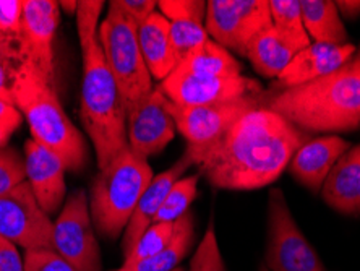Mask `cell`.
<instances>
[{"label":"cell","instance_id":"obj_1","mask_svg":"<svg viewBox=\"0 0 360 271\" xmlns=\"http://www.w3.org/2000/svg\"><path fill=\"white\" fill-rule=\"evenodd\" d=\"M309 141V134L258 104L205 150L185 155L216 189L257 190L273 184Z\"/></svg>","mask_w":360,"mask_h":271},{"label":"cell","instance_id":"obj_2","mask_svg":"<svg viewBox=\"0 0 360 271\" xmlns=\"http://www.w3.org/2000/svg\"><path fill=\"white\" fill-rule=\"evenodd\" d=\"M103 7L101 0L77 2V31L83 56L80 117L96 151L99 171L129 148L127 111L99 42Z\"/></svg>","mask_w":360,"mask_h":271},{"label":"cell","instance_id":"obj_3","mask_svg":"<svg viewBox=\"0 0 360 271\" xmlns=\"http://www.w3.org/2000/svg\"><path fill=\"white\" fill-rule=\"evenodd\" d=\"M260 104L305 134L360 130V49L315 82L262 94Z\"/></svg>","mask_w":360,"mask_h":271},{"label":"cell","instance_id":"obj_4","mask_svg":"<svg viewBox=\"0 0 360 271\" xmlns=\"http://www.w3.org/2000/svg\"><path fill=\"white\" fill-rule=\"evenodd\" d=\"M15 106L28 122L31 138L54 151L67 169L82 171L86 164V141L63 111L56 88L49 80L25 61L12 83Z\"/></svg>","mask_w":360,"mask_h":271},{"label":"cell","instance_id":"obj_5","mask_svg":"<svg viewBox=\"0 0 360 271\" xmlns=\"http://www.w3.org/2000/svg\"><path fill=\"white\" fill-rule=\"evenodd\" d=\"M153 177L150 163L130 146L101 169L89 192L91 220L101 236L119 239Z\"/></svg>","mask_w":360,"mask_h":271},{"label":"cell","instance_id":"obj_6","mask_svg":"<svg viewBox=\"0 0 360 271\" xmlns=\"http://www.w3.org/2000/svg\"><path fill=\"white\" fill-rule=\"evenodd\" d=\"M99 42L125 111H130L155 87L140 49L139 26L114 2L109 4V12L99 25Z\"/></svg>","mask_w":360,"mask_h":271},{"label":"cell","instance_id":"obj_7","mask_svg":"<svg viewBox=\"0 0 360 271\" xmlns=\"http://www.w3.org/2000/svg\"><path fill=\"white\" fill-rule=\"evenodd\" d=\"M264 267L269 271H326L319 253L302 234L279 189L269 192Z\"/></svg>","mask_w":360,"mask_h":271},{"label":"cell","instance_id":"obj_8","mask_svg":"<svg viewBox=\"0 0 360 271\" xmlns=\"http://www.w3.org/2000/svg\"><path fill=\"white\" fill-rule=\"evenodd\" d=\"M52 251L77 271H101V248L84 190L72 192L63 203L52 229Z\"/></svg>","mask_w":360,"mask_h":271},{"label":"cell","instance_id":"obj_9","mask_svg":"<svg viewBox=\"0 0 360 271\" xmlns=\"http://www.w3.org/2000/svg\"><path fill=\"white\" fill-rule=\"evenodd\" d=\"M273 25L268 0H210L205 28L227 51L245 57L255 36Z\"/></svg>","mask_w":360,"mask_h":271},{"label":"cell","instance_id":"obj_10","mask_svg":"<svg viewBox=\"0 0 360 271\" xmlns=\"http://www.w3.org/2000/svg\"><path fill=\"white\" fill-rule=\"evenodd\" d=\"M54 222L41 208L28 182L0 195V237L28 251L52 248Z\"/></svg>","mask_w":360,"mask_h":271},{"label":"cell","instance_id":"obj_11","mask_svg":"<svg viewBox=\"0 0 360 271\" xmlns=\"http://www.w3.org/2000/svg\"><path fill=\"white\" fill-rule=\"evenodd\" d=\"M260 99L262 96H245L193 108H184L169 101V111L176 129L187 140V150L200 151L219 141L243 114L260 104Z\"/></svg>","mask_w":360,"mask_h":271},{"label":"cell","instance_id":"obj_12","mask_svg":"<svg viewBox=\"0 0 360 271\" xmlns=\"http://www.w3.org/2000/svg\"><path fill=\"white\" fill-rule=\"evenodd\" d=\"M160 89L172 104L193 108L226 103L245 96H262V87L255 80L247 77L214 78L195 75L176 67L171 75L160 83Z\"/></svg>","mask_w":360,"mask_h":271},{"label":"cell","instance_id":"obj_13","mask_svg":"<svg viewBox=\"0 0 360 271\" xmlns=\"http://www.w3.org/2000/svg\"><path fill=\"white\" fill-rule=\"evenodd\" d=\"M176 122L169 111V99L160 87L130 111H127V137L130 150L148 159L161 153L176 137Z\"/></svg>","mask_w":360,"mask_h":271},{"label":"cell","instance_id":"obj_14","mask_svg":"<svg viewBox=\"0 0 360 271\" xmlns=\"http://www.w3.org/2000/svg\"><path fill=\"white\" fill-rule=\"evenodd\" d=\"M60 5L56 0H23L21 52L54 84V38L60 21Z\"/></svg>","mask_w":360,"mask_h":271},{"label":"cell","instance_id":"obj_15","mask_svg":"<svg viewBox=\"0 0 360 271\" xmlns=\"http://www.w3.org/2000/svg\"><path fill=\"white\" fill-rule=\"evenodd\" d=\"M26 182L47 215L57 213L65 198V164L54 151L33 138L25 143Z\"/></svg>","mask_w":360,"mask_h":271},{"label":"cell","instance_id":"obj_16","mask_svg":"<svg viewBox=\"0 0 360 271\" xmlns=\"http://www.w3.org/2000/svg\"><path fill=\"white\" fill-rule=\"evenodd\" d=\"M357 47L347 42L342 46L315 42L294 56L288 67L276 78L274 89H288L315 82L328 73L335 72L344 62L352 57Z\"/></svg>","mask_w":360,"mask_h":271},{"label":"cell","instance_id":"obj_17","mask_svg":"<svg viewBox=\"0 0 360 271\" xmlns=\"http://www.w3.org/2000/svg\"><path fill=\"white\" fill-rule=\"evenodd\" d=\"M351 145L338 135L309 140L289 163L292 177L311 192H320L328 174Z\"/></svg>","mask_w":360,"mask_h":271},{"label":"cell","instance_id":"obj_18","mask_svg":"<svg viewBox=\"0 0 360 271\" xmlns=\"http://www.w3.org/2000/svg\"><path fill=\"white\" fill-rule=\"evenodd\" d=\"M192 164V159L184 153V156L180 158L172 168H169L167 171L153 177L151 184L148 185V189L143 192L139 205H136L134 215H131L129 225H127L124 231V237H122V251H124V257L130 253L131 248L135 247V244L139 242V239L143 236V232L155 222L169 190H171L172 185L182 177V174L187 171Z\"/></svg>","mask_w":360,"mask_h":271},{"label":"cell","instance_id":"obj_19","mask_svg":"<svg viewBox=\"0 0 360 271\" xmlns=\"http://www.w3.org/2000/svg\"><path fill=\"white\" fill-rule=\"evenodd\" d=\"M321 198L338 213L360 218V145L338 159L323 182Z\"/></svg>","mask_w":360,"mask_h":271},{"label":"cell","instance_id":"obj_20","mask_svg":"<svg viewBox=\"0 0 360 271\" xmlns=\"http://www.w3.org/2000/svg\"><path fill=\"white\" fill-rule=\"evenodd\" d=\"M143 58L151 77L162 80L176 70L177 61L171 39V23L161 13H153L139 28Z\"/></svg>","mask_w":360,"mask_h":271},{"label":"cell","instance_id":"obj_21","mask_svg":"<svg viewBox=\"0 0 360 271\" xmlns=\"http://www.w3.org/2000/svg\"><path fill=\"white\" fill-rule=\"evenodd\" d=\"M297 52L300 51L289 44L271 25L248 44L245 57L260 75L278 78Z\"/></svg>","mask_w":360,"mask_h":271},{"label":"cell","instance_id":"obj_22","mask_svg":"<svg viewBox=\"0 0 360 271\" xmlns=\"http://www.w3.org/2000/svg\"><path fill=\"white\" fill-rule=\"evenodd\" d=\"M302 20L307 34L321 44H347V33L341 15L331 0H300Z\"/></svg>","mask_w":360,"mask_h":271},{"label":"cell","instance_id":"obj_23","mask_svg":"<svg viewBox=\"0 0 360 271\" xmlns=\"http://www.w3.org/2000/svg\"><path fill=\"white\" fill-rule=\"evenodd\" d=\"M195 241V221L192 213H185L176 221L172 241L155 257L145 260L131 267H120L114 271H174L190 252Z\"/></svg>","mask_w":360,"mask_h":271},{"label":"cell","instance_id":"obj_24","mask_svg":"<svg viewBox=\"0 0 360 271\" xmlns=\"http://www.w3.org/2000/svg\"><path fill=\"white\" fill-rule=\"evenodd\" d=\"M177 67L195 75L214 77V78H232L242 75V67L236 57L226 47H222L213 39H208L195 49L182 63Z\"/></svg>","mask_w":360,"mask_h":271},{"label":"cell","instance_id":"obj_25","mask_svg":"<svg viewBox=\"0 0 360 271\" xmlns=\"http://www.w3.org/2000/svg\"><path fill=\"white\" fill-rule=\"evenodd\" d=\"M269 10H271L274 30L289 44H292L297 51L310 46V36L307 34L304 20H302L300 0H271Z\"/></svg>","mask_w":360,"mask_h":271},{"label":"cell","instance_id":"obj_26","mask_svg":"<svg viewBox=\"0 0 360 271\" xmlns=\"http://www.w3.org/2000/svg\"><path fill=\"white\" fill-rule=\"evenodd\" d=\"M198 180V174L180 177L169 190L155 222H176L179 218L187 213L190 205L193 203L195 196H197Z\"/></svg>","mask_w":360,"mask_h":271},{"label":"cell","instance_id":"obj_27","mask_svg":"<svg viewBox=\"0 0 360 271\" xmlns=\"http://www.w3.org/2000/svg\"><path fill=\"white\" fill-rule=\"evenodd\" d=\"M174 231H176V222H153L143 236L135 244L130 253L127 255L122 267H131L145 260L155 257L169 246L172 241Z\"/></svg>","mask_w":360,"mask_h":271},{"label":"cell","instance_id":"obj_28","mask_svg":"<svg viewBox=\"0 0 360 271\" xmlns=\"http://www.w3.org/2000/svg\"><path fill=\"white\" fill-rule=\"evenodd\" d=\"M171 23V39L177 65L182 63L195 49L210 39L205 23L197 20H174Z\"/></svg>","mask_w":360,"mask_h":271},{"label":"cell","instance_id":"obj_29","mask_svg":"<svg viewBox=\"0 0 360 271\" xmlns=\"http://www.w3.org/2000/svg\"><path fill=\"white\" fill-rule=\"evenodd\" d=\"M23 62L25 57L21 52V41L0 33V98L15 103L12 96V83L15 73Z\"/></svg>","mask_w":360,"mask_h":271},{"label":"cell","instance_id":"obj_30","mask_svg":"<svg viewBox=\"0 0 360 271\" xmlns=\"http://www.w3.org/2000/svg\"><path fill=\"white\" fill-rule=\"evenodd\" d=\"M188 271H226L213 222L210 225L208 231L205 232L197 251H195L192 260H190Z\"/></svg>","mask_w":360,"mask_h":271},{"label":"cell","instance_id":"obj_31","mask_svg":"<svg viewBox=\"0 0 360 271\" xmlns=\"http://www.w3.org/2000/svg\"><path fill=\"white\" fill-rule=\"evenodd\" d=\"M26 182L25 158L13 148H0V195Z\"/></svg>","mask_w":360,"mask_h":271},{"label":"cell","instance_id":"obj_32","mask_svg":"<svg viewBox=\"0 0 360 271\" xmlns=\"http://www.w3.org/2000/svg\"><path fill=\"white\" fill-rule=\"evenodd\" d=\"M158 7L169 21L197 20L205 23L206 20V2L203 0H161Z\"/></svg>","mask_w":360,"mask_h":271},{"label":"cell","instance_id":"obj_33","mask_svg":"<svg viewBox=\"0 0 360 271\" xmlns=\"http://www.w3.org/2000/svg\"><path fill=\"white\" fill-rule=\"evenodd\" d=\"M25 271H77L52 248H39L25 253Z\"/></svg>","mask_w":360,"mask_h":271},{"label":"cell","instance_id":"obj_34","mask_svg":"<svg viewBox=\"0 0 360 271\" xmlns=\"http://www.w3.org/2000/svg\"><path fill=\"white\" fill-rule=\"evenodd\" d=\"M23 0H0V33L21 41Z\"/></svg>","mask_w":360,"mask_h":271},{"label":"cell","instance_id":"obj_35","mask_svg":"<svg viewBox=\"0 0 360 271\" xmlns=\"http://www.w3.org/2000/svg\"><path fill=\"white\" fill-rule=\"evenodd\" d=\"M114 4L117 5L127 17L134 20L139 28L155 13L158 7L156 0H114Z\"/></svg>","mask_w":360,"mask_h":271},{"label":"cell","instance_id":"obj_36","mask_svg":"<svg viewBox=\"0 0 360 271\" xmlns=\"http://www.w3.org/2000/svg\"><path fill=\"white\" fill-rule=\"evenodd\" d=\"M0 271H25V258L18 247L4 237H0Z\"/></svg>","mask_w":360,"mask_h":271},{"label":"cell","instance_id":"obj_37","mask_svg":"<svg viewBox=\"0 0 360 271\" xmlns=\"http://www.w3.org/2000/svg\"><path fill=\"white\" fill-rule=\"evenodd\" d=\"M21 119H23V114L20 113V109L15 106V103L0 98V127H4V129H7L13 134L21 125Z\"/></svg>","mask_w":360,"mask_h":271},{"label":"cell","instance_id":"obj_38","mask_svg":"<svg viewBox=\"0 0 360 271\" xmlns=\"http://www.w3.org/2000/svg\"><path fill=\"white\" fill-rule=\"evenodd\" d=\"M336 7L340 15L347 20H356L360 17V0H338Z\"/></svg>","mask_w":360,"mask_h":271},{"label":"cell","instance_id":"obj_39","mask_svg":"<svg viewBox=\"0 0 360 271\" xmlns=\"http://www.w3.org/2000/svg\"><path fill=\"white\" fill-rule=\"evenodd\" d=\"M13 134L12 132H8L7 129H4V127H0V148H5L7 146V143L10 140V137Z\"/></svg>","mask_w":360,"mask_h":271},{"label":"cell","instance_id":"obj_40","mask_svg":"<svg viewBox=\"0 0 360 271\" xmlns=\"http://www.w3.org/2000/svg\"><path fill=\"white\" fill-rule=\"evenodd\" d=\"M59 5H60V8L67 10V12H70V13L75 12V13H77V2H75V0H72V2H67V0H62V2H59Z\"/></svg>","mask_w":360,"mask_h":271},{"label":"cell","instance_id":"obj_41","mask_svg":"<svg viewBox=\"0 0 360 271\" xmlns=\"http://www.w3.org/2000/svg\"><path fill=\"white\" fill-rule=\"evenodd\" d=\"M174 271H185L182 267H179V268H176V270H174Z\"/></svg>","mask_w":360,"mask_h":271},{"label":"cell","instance_id":"obj_42","mask_svg":"<svg viewBox=\"0 0 360 271\" xmlns=\"http://www.w3.org/2000/svg\"><path fill=\"white\" fill-rule=\"evenodd\" d=\"M260 271H269V270H268L266 267H262V270H260Z\"/></svg>","mask_w":360,"mask_h":271}]
</instances>
